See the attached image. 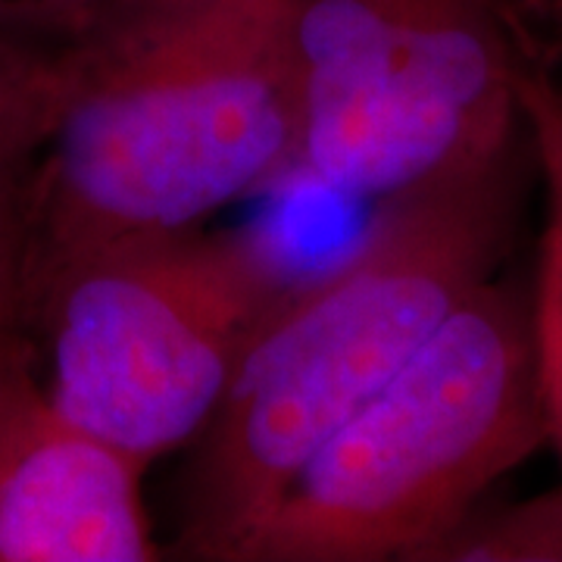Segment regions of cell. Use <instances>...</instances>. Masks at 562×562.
Returning a JSON list of instances; mask_svg holds the SVG:
<instances>
[{
    "label": "cell",
    "mask_w": 562,
    "mask_h": 562,
    "mask_svg": "<svg viewBox=\"0 0 562 562\" xmlns=\"http://www.w3.org/2000/svg\"><path fill=\"white\" fill-rule=\"evenodd\" d=\"M60 44L66 88L25 181L22 272L203 225L294 169L284 0H113Z\"/></svg>",
    "instance_id": "6da1fadb"
},
{
    "label": "cell",
    "mask_w": 562,
    "mask_h": 562,
    "mask_svg": "<svg viewBox=\"0 0 562 562\" xmlns=\"http://www.w3.org/2000/svg\"><path fill=\"white\" fill-rule=\"evenodd\" d=\"M519 150L387 198L341 262L288 284L203 428L181 557L235 562L322 443L497 276L516 228Z\"/></svg>",
    "instance_id": "7a4b0ae2"
},
{
    "label": "cell",
    "mask_w": 562,
    "mask_h": 562,
    "mask_svg": "<svg viewBox=\"0 0 562 562\" xmlns=\"http://www.w3.org/2000/svg\"><path fill=\"white\" fill-rule=\"evenodd\" d=\"M543 441L528 297L487 279L322 443L235 562L419 560Z\"/></svg>",
    "instance_id": "3957f363"
},
{
    "label": "cell",
    "mask_w": 562,
    "mask_h": 562,
    "mask_svg": "<svg viewBox=\"0 0 562 562\" xmlns=\"http://www.w3.org/2000/svg\"><path fill=\"white\" fill-rule=\"evenodd\" d=\"M284 291L254 238L194 225L25 269L20 322L63 416L150 469L201 438Z\"/></svg>",
    "instance_id": "277c9868"
},
{
    "label": "cell",
    "mask_w": 562,
    "mask_h": 562,
    "mask_svg": "<svg viewBox=\"0 0 562 562\" xmlns=\"http://www.w3.org/2000/svg\"><path fill=\"white\" fill-rule=\"evenodd\" d=\"M294 169L397 198L522 147L528 32L509 0H284Z\"/></svg>",
    "instance_id": "5b68a950"
},
{
    "label": "cell",
    "mask_w": 562,
    "mask_h": 562,
    "mask_svg": "<svg viewBox=\"0 0 562 562\" xmlns=\"http://www.w3.org/2000/svg\"><path fill=\"white\" fill-rule=\"evenodd\" d=\"M138 462L50 401L20 316L0 328V562H150Z\"/></svg>",
    "instance_id": "8992f818"
},
{
    "label": "cell",
    "mask_w": 562,
    "mask_h": 562,
    "mask_svg": "<svg viewBox=\"0 0 562 562\" xmlns=\"http://www.w3.org/2000/svg\"><path fill=\"white\" fill-rule=\"evenodd\" d=\"M528 32V29H525ZM519 113L522 132L543 179L547 216L535 291L528 297L531 341L538 362L547 441L557 443L562 460V79L543 63L538 44L528 35L519 63Z\"/></svg>",
    "instance_id": "52a82bcc"
},
{
    "label": "cell",
    "mask_w": 562,
    "mask_h": 562,
    "mask_svg": "<svg viewBox=\"0 0 562 562\" xmlns=\"http://www.w3.org/2000/svg\"><path fill=\"white\" fill-rule=\"evenodd\" d=\"M66 88L63 44L44 47L0 29V179H22L60 110Z\"/></svg>",
    "instance_id": "ba28073f"
},
{
    "label": "cell",
    "mask_w": 562,
    "mask_h": 562,
    "mask_svg": "<svg viewBox=\"0 0 562 562\" xmlns=\"http://www.w3.org/2000/svg\"><path fill=\"white\" fill-rule=\"evenodd\" d=\"M416 562H562V482L491 513L475 506Z\"/></svg>",
    "instance_id": "9c48e42d"
},
{
    "label": "cell",
    "mask_w": 562,
    "mask_h": 562,
    "mask_svg": "<svg viewBox=\"0 0 562 562\" xmlns=\"http://www.w3.org/2000/svg\"><path fill=\"white\" fill-rule=\"evenodd\" d=\"M25 257V179H0V328L20 316Z\"/></svg>",
    "instance_id": "30bf717a"
},
{
    "label": "cell",
    "mask_w": 562,
    "mask_h": 562,
    "mask_svg": "<svg viewBox=\"0 0 562 562\" xmlns=\"http://www.w3.org/2000/svg\"><path fill=\"white\" fill-rule=\"evenodd\" d=\"M110 3L113 0H0V29L66 41Z\"/></svg>",
    "instance_id": "8fae6325"
},
{
    "label": "cell",
    "mask_w": 562,
    "mask_h": 562,
    "mask_svg": "<svg viewBox=\"0 0 562 562\" xmlns=\"http://www.w3.org/2000/svg\"><path fill=\"white\" fill-rule=\"evenodd\" d=\"M509 7L531 38L562 44V0H509Z\"/></svg>",
    "instance_id": "7c38bea8"
}]
</instances>
